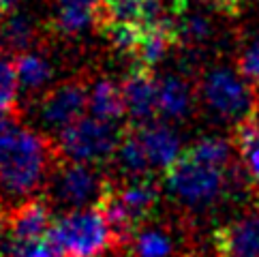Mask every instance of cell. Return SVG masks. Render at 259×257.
Listing matches in <instances>:
<instances>
[{"instance_id":"cell-1","label":"cell","mask_w":259,"mask_h":257,"mask_svg":"<svg viewBox=\"0 0 259 257\" xmlns=\"http://www.w3.org/2000/svg\"><path fill=\"white\" fill-rule=\"evenodd\" d=\"M60 150L50 137L17 122L0 133V212L34 199L60 161Z\"/></svg>"},{"instance_id":"cell-2","label":"cell","mask_w":259,"mask_h":257,"mask_svg":"<svg viewBox=\"0 0 259 257\" xmlns=\"http://www.w3.org/2000/svg\"><path fill=\"white\" fill-rule=\"evenodd\" d=\"M159 204V187L150 176H133L124 182L107 180L97 208L112 225L118 242H124L142 229Z\"/></svg>"},{"instance_id":"cell-3","label":"cell","mask_w":259,"mask_h":257,"mask_svg":"<svg viewBox=\"0 0 259 257\" xmlns=\"http://www.w3.org/2000/svg\"><path fill=\"white\" fill-rule=\"evenodd\" d=\"M50 240L60 257H101L118 244L112 225L97 206L71 210L58 217Z\"/></svg>"},{"instance_id":"cell-4","label":"cell","mask_w":259,"mask_h":257,"mask_svg":"<svg viewBox=\"0 0 259 257\" xmlns=\"http://www.w3.org/2000/svg\"><path fill=\"white\" fill-rule=\"evenodd\" d=\"M229 169L197 159L189 150L182 152L167 169L165 180L171 195L187 208L212 206L229 187Z\"/></svg>"},{"instance_id":"cell-5","label":"cell","mask_w":259,"mask_h":257,"mask_svg":"<svg viewBox=\"0 0 259 257\" xmlns=\"http://www.w3.org/2000/svg\"><path fill=\"white\" fill-rule=\"evenodd\" d=\"M122 131L97 118H79L58 135L60 157L75 163L99 165L116 157Z\"/></svg>"},{"instance_id":"cell-6","label":"cell","mask_w":259,"mask_h":257,"mask_svg":"<svg viewBox=\"0 0 259 257\" xmlns=\"http://www.w3.org/2000/svg\"><path fill=\"white\" fill-rule=\"evenodd\" d=\"M201 95L214 114L227 120L246 122L255 112V93L242 73L231 69H212L201 81Z\"/></svg>"},{"instance_id":"cell-7","label":"cell","mask_w":259,"mask_h":257,"mask_svg":"<svg viewBox=\"0 0 259 257\" xmlns=\"http://www.w3.org/2000/svg\"><path fill=\"white\" fill-rule=\"evenodd\" d=\"M107 180L97 172L95 165L60 159L52 174V197L58 206L71 210H84L97 206L105 191Z\"/></svg>"},{"instance_id":"cell-8","label":"cell","mask_w":259,"mask_h":257,"mask_svg":"<svg viewBox=\"0 0 259 257\" xmlns=\"http://www.w3.org/2000/svg\"><path fill=\"white\" fill-rule=\"evenodd\" d=\"M90 88L84 79H67L45 93V97L39 103V118L41 122L58 131V135L79 118H84V112L88 109Z\"/></svg>"},{"instance_id":"cell-9","label":"cell","mask_w":259,"mask_h":257,"mask_svg":"<svg viewBox=\"0 0 259 257\" xmlns=\"http://www.w3.org/2000/svg\"><path fill=\"white\" fill-rule=\"evenodd\" d=\"M120 84L126 101V112L135 118L137 124H148L154 116H159V81L154 79L152 69L133 64Z\"/></svg>"},{"instance_id":"cell-10","label":"cell","mask_w":259,"mask_h":257,"mask_svg":"<svg viewBox=\"0 0 259 257\" xmlns=\"http://www.w3.org/2000/svg\"><path fill=\"white\" fill-rule=\"evenodd\" d=\"M9 225H11L15 249L39 240H48L54 227L52 210L39 197L28 199L26 204L17 206L13 212H9Z\"/></svg>"},{"instance_id":"cell-11","label":"cell","mask_w":259,"mask_h":257,"mask_svg":"<svg viewBox=\"0 0 259 257\" xmlns=\"http://www.w3.org/2000/svg\"><path fill=\"white\" fill-rule=\"evenodd\" d=\"M223 257H259V212H248L221 227L214 236Z\"/></svg>"},{"instance_id":"cell-12","label":"cell","mask_w":259,"mask_h":257,"mask_svg":"<svg viewBox=\"0 0 259 257\" xmlns=\"http://www.w3.org/2000/svg\"><path fill=\"white\" fill-rule=\"evenodd\" d=\"M88 112L92 118L114 124L118 118L126 114V101L122 93V84H116L109 77H101L95 81L90 88V99H88Z\"/></svg>"},{"instance_id":"cell-13","label":"cell","mask_w":259,"mask_h":257,"mask_svg":"<svg viewBox=\"0 0 259 257\" xmlns=\"http://www.w3.org/2000/svg\"><path fill=\"white\" fill-rule=\"evenodd\" d=\"M140 133L146 146L148 159L154 167L167 169L169 165L180 157V140L169 126L165 124H156V122H148L140 124Z\"/></svg>"},{"instance_id":"cell-14","label":"cell","mask_w":259,"mask_h":257,"mask_svg":"<svg viewBox=\"0 0 259 257\" xmlns=\"http://www.w3.org/2000/svg\"><path fill=\"white\" fill-rule=\"evenodd\" d=\"M103 0H56V28L62 34H79L99 24Z\"/></svg>"},{"instance_id":"cell-15","label":"cell","mask_w":259,"mask_h":257,"mask_svg":"<svg viewBox=\"0 0 259 257\" xmlns=\"http://www.w3.org/2000/svg\"><path fill=\"white\" fill-rule=\"evenodd\" d=\"M116 159L120 163V167L128 174H133V176H146V172L152 167L142 140V133H140V124H128L122 128Z\"/></svg>"},{"instance_id":"cell-16","label":"cell","mask_w":259,"mask_h":257,"mask_svg":"<svg viewBox=\"0 0 259 257\" xmlns=\"http://www.w3.org/2000/svg\"><path fill=\"white\" fill-rule=\"evenodd\" d=\"M36 39L34 22L26 13L9 11L0 15V43L9 50H15L17 54L28 52Z\"/></svg>"},{"instance_id":"cell-17","label":"cell","mask_w":259,"mask_h":257,"mask_svg":"<svg viewBox=\"0 0 259 257\" xmlns=\"http://www.w3.org/2000/svg\"><path fill=\"white\" fill-rule=\"evenodd\" d=\"M193 103L189 84L178 75L159 79V116L182 118L189 114Z\"/></svg>"},{"instance_id":"cell-18","label":"cell","mask_w":259,"mask_h":257,"mask_svg":"<svg viewBox=\"0 0 259 257\" xmlns=\"http://www.w3.org/2000/svg\"><path fill=\"white\" fill-rule=\"evenodd\" d=\"M15 71H17V81L20 88L26 93H34L41 90L43 86H48V81L52 79V67L43 56L34 52H22L15 56Z\"/></svg>"},{"instance_id":"cell-19","label":"cell","mask_w":259,"mask_h":257,"mask_svg":"<svg viewBox=\"0 0 259 257\" xmlns=\"http://www.w3.org/2000/svg\"><path fill=\"white\" fill-rule=\"evenodd\" d=\"M236 148L242 154V163L253 187L259 191V124L255 120H246L238 124Z\"/></svg>"},{"instance_id":"cell-20","label":"cell","mask_w":259,"mask_h":257,"mask_svg":"<svg viewBox=\"0 0 259 257\" xmlns=\"http://www.w3.org/2000/svg\"><path fill=\"white\" fill-rule=\"evenodd\" d=\"M174 238L163 229H140L133 238L135 257H171Z\"/></svg>"},{"instance_id":"cell-21","label":"cell","mask_w":259,"mask_h":257,"mask_svg":"<svg viewBox=\"0 0 259 257\" xmlns=\"http://www.w3.org/2000/svg\"><path fill=\"white\" fill-rule=\"evenodd\" d=\"M189 152L195 154L197 159L223 169H229L231 165V144L223 140V137H203V140H197L189 148Z\"/></svg>"},{"instance_id":"cell-22","label":"cell","mask_w":259,"mask_h":257,"mask_svg":"<svg viewBox=\"0 0 259 257\" xmlns=\"http://www.w3.org/2000/svg\"><path fill=\"white\" fill-rule=\"evenodd\" d=\"M176 32H178V41L184 43H201L206 41L212 32V24L206 15L201 13H189L187 9L176 13Z\"/></svg>"},{"instance_id":"cell-23","label":"cell","mask_w":259,"mask_h":257,"mask_svg":"<svg viewBox=\"0 0 259 257\" xmlns=\"http://www.w3.org/2000/svg\"><path fill=\"white\" fill-rule=\"evenodd\" d=\"M17 90H20V81H17L15 62L0 56V109L17 112Z\"/></svg>"},{"instance_id":"cell-24","label":"cell","mask_w":259,"mask_h":257,"mask_svg":"<svg viewBox=\"0 0 259 257\" xmlns=\"http://www.w3.org/2000/svg\"><path fill=\"white\" fill-rule=\"evenodd\" d=\"M240 73H242L248 81H257L259 84V39H255L242 52V58H240Z\"/></svg>"},{"instance_id":"cell-25","label":"cell","mask_w":259,"mask_h":257,"mask_svg":"<svg viewBox=\"0 0 259 257\" xmlns=\"http://www.w3.org/2000/svg\"><path fill=\"white\" fill-rule=\"evenodd\" d=\"M13 257H60L54 242L50 240H39V242H32V244H24V246H17Z\"/></svg>"},{"instance_id":"cell-26","label":"cell","mask_w":259,"mask_h":257,"mask_svg":"<svg viewBox=\"0 0 259 257\" xmlns=\"http://www.w3.org/2000/svg\"><path fill=\"white\" fill-rule=\"evenodd\" d=\"M15 242L11 234V225H9V215L0 212V257H13Z\"/></svg>"},{"instance_id":"cell-27","label":"cell","mask_w":259,"mask_h":257,"mask_svg":"<svg viewBox=\"0 0 259 257\" xmlns=\"http://www.w3.org/2000/svg\"><path fill=\"white\" fill-rule=\"evenodd\" d=\"M208 3L212 5V7H217L219 11H225V13H238L240 9H242L248 0H208Z\"/></svg>"},{"instance_id":"cell-28","label":"cell","mask_w":259,"mask_h":257,"mask_svg":"<svg viewBox=\"0 0 259 257\" xmlns=\"http://www.w3.org/2000/svg\"><path fill=\"white\" fill-rule=\"evenodd\" d=\"M13 7H15V0H0V15L13 11Z\"/></svg>"},{"instance_id":"cell-29","label":"cell","mask_w":259,"mask_h":257,"mask_svg":"<svg viewBox=\"0 0 259 257\" xmlns=\"http://www.w3.org/2000/svg\"><path fill=\"white\" fill-rule=\"evenodd\" d=\"M0 45H3V43H0Z\"/></svg>"}]
</instances>
